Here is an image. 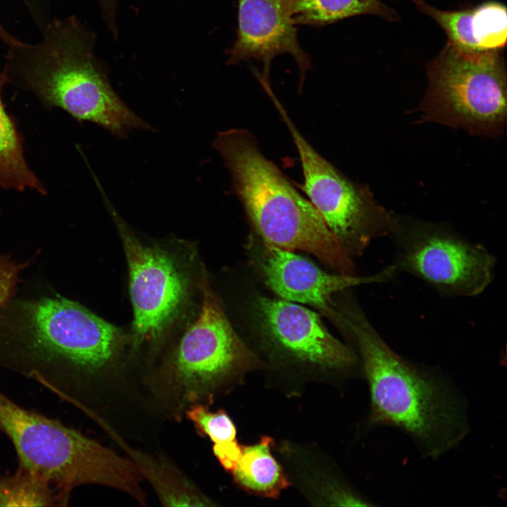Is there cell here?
Listing matches in <instances>:
<instances>
[{
    "label": "cell",
    "instance_id": "obj_1",
    "mask_svg": "<svg viewBox=\"0 0 507 507\" xmlns=\"http://www.w3.org/2000/svg\"><path fill=\"white\" fill-rule=\"evenodd\" d=\"M130 355L128 327L63 297L8 301L0 310V368L73 403L79 380Z\"/></svg>",
    "mask_w": 507,
    "mask_h": 507
},
{
    "label": "cell",
    "instance_id": "obj_9",
    "mask_svg": "<svg viewBox=\"0 0 507 507\" xmlns=\"http://www.w3.org/2000/svg\"><path fill=\"white\" fill-rule=\"evenodd\" d=\"M396 271L411 274L445 296H475L493 280L496 259L483 246L439 226L394 217L389 234Z\"/></svg>",
    "mask_w": 507,
    "mask_h": 507
},
{
    "label": "cell",
    "instance_id": "obj_20",
    "mask_svg": "<svg viewBox=\"0 0 507 507\" xmlns=\"http://www.w3.org/2000/svg\"><path fill=\"white\" fill-rule=\"evenodd\" d=\"M187 415L199 432L208 436L213 444L236 440L235 427L223 411L213 413L206 407L198 405L192 406L187 412Z\"/></svg>",
    "mask_w": 507,
    "mask_h": 507
},
{
    "label": "cell",
    "instance_id": "obj_3",
    "mask_svg": "<svg viewBox=\"0 0 507 507\" xmlns=\"http://www.w3.org/2000/svg\"><path fill=\"white\" fill-rule=\"evenodd\" d=\"M369 386L372 425L409 434L431 457L455 447L468 433L461 395L438 373L397 354L358 309L342 315Z\"/></svg>",
    "mask_w": 507,
    "mask_h": 507
},
{
    "label": "cell",
    "instance_id": "obj_19",
    "mask_svg": "<svg viewBox=\"0 0 507 507\" xmlns=\"http://www.w3.org/2000/svg\"><path fill=\"white\" fill-rule=\"evenodd\" d=\"M471 26L478 51L501 49L507 39L506 7L497 2H488L473 8Z\"/></svg>",
    "mask_w": 507,
    "mask_h": 507
},
{
    "label": "cell",
    "instance_id": "obj_7",
    "mask_svg": "<svg viewBox=\"0 0 507 507\" xmlns=\"http://www.w3.org/2000/svg\"><path fill=\"white\" fill-rule=\"evenodd\" d=\"M424 118L479 135L501 134L506 73L499 50L466 51L447 42L427 67Z\"/></svg>",
    "mask_w": 507,
    "mask_h": 507
},
{
    "label": "cell",
    "instance_id": "obj_17",
    "mask_svg": "<svg viewBox=\"0 0 507 507\" xmlns=\"http://www.w3.org/2000/svg\"><path fill=\"white\" fill-rule=\"evenodd\" d=\"M132 461L142 476L151 482L164 506H208L209 499L180 472L165 462L141 452L131 451Z\"/></svg>",
    "mask_w": 507,
    "mask_h": 507
},
{
    "label": "cell",
    "instance_id": "obj_11",
    "mask_svg": "<svg viewBox=\"0 0 507 507\" xmlns=\"http://www.w3.org/2000/svg\"><path fill=\"white\" fill-rule=\"evenodd\" d=\"M255 313L264 336L294 358L332 368L354 363L351 351L328 332L316 313L306 308L262 296L256 301Z\"/></svg>",
    "mask_w": 507,
    "mask_h": 507
},
{
    "label": "cell",
    "instance_id": "obj_10",
    "mask_svg": "<svg viewBox=\"0 0 507 507\" xmlns=\"http://www.w3.org/2000/svg\"><path fill=\"white\" fill-rule=\"evenodd\" d=\"M173 343L170 364L184 396L191 401L255 361L232 326L208 275L199 311Z\"/></svg>",
    "mask_w": 507,
    "mask_h": 507
},
{
    "label": "cell",
    "instance_id": "obj_4",
    "mask_svg": "<svg viewBox=\"0 0 507 507\" xmlns=\"http://www.w3.org/2000/svg\"><path fill=\"white\" fill-rule=\"evenodd\" d=\"M123 246L133 318L130 353L160 351L173 343L199 311L207 270L197 243L153 238L131 227L106 200Z\"/></svg>",
    "mask_w": 507,
    "mask_h": 507
},
{
    "label": "cell",
    "instance_id": "obj_14",
    "mask_svg": "<svg viewBox=\"0 0 507 507\" xmlns=\"http://www.w3.org/2000/svg\"><path fill=\"white\" fill-rule=\"evenodd\" d=\"M6 84V76L0 72V187L18 192L30 189L44 195V184L25 160L23 138L4 104L1 93Z\"/></svg>",
    "mask_w": 507,
    "mask_h": 507
},
{
    "label": "cell",
    "instance_id": "obj_12",
    "mask_svg": "<svg viewBox=\"0 0 507 507\" xmlns=\"http://www.w3.org/2000/svg\"><path fill=\"white\" fill-rule=\"evenodd\" d=\"M237 16V37L226 51L229 64L248 59L262 62L261 74L269 77L273 59L289 54L303 81L311 61L298 42L288 0H238Z\"/></svg>",
    "mask_w": 507,
    "mask_h": 507
},
{
    "label": "cell",
    "instance_id": "obj_13",
    "mask_svg": "<svg viewBox=\"0 0 507 507\" xmlns=\"http://www.w3.org/2000/svg\"><path fill=\"white\" fill-rule=\"evenodd\" d=\"M263 270L268 286L280 298L313 306L340 324L342 315L331 308L332 294L357 285L389 280L394 265L366 277L327 273L292 251L267 246Z\"/></svg>",
    "mask_w": 507,
    "mask_h": 507
},
{
    "label": "cell",
    "instance_id": "obj_24",
    "mask_svg": "<svg viewBox=\"0 0 507 507\" xmlns=\"http://www.w3.org/2000/svg\"><path fill=\"white\" fill-rule=\"evenodd\" d=\"M5 31H6L5 29L4 28L3 26H1V25L0 23V35H3L5 32Z\"/></svg>",
    "mask_w": 507,
    "mask_h": 507
},
{
    "label": "cell",
    "instance_id": "obj_2",
    "mask_svg": "<svg viewBox=\"0 0 507 507\" xmlns=\"http://www.w3.org/2000/svg\"><path fill=\"white\" fill-rule=\"evenodd\" d=\"M96 36L76 17L46 25L42 38L6 45L8 83L33 93L46 108H60L80 122L96 123L118 137L151 127L120 99L95 56Z\"/></svg>",
    "mask_w": 507,
    "mask_h": 507
},
{
    "label": "cell",
    "instance_id": "obj_23",
    "mask_svg": "<svg viewBox=\"0 0 507 507\" xmlns=\"http://www.w3.org/2000/svg\"><path fill=\"white\" fill-rule=\"evenodd\" d=\"M102 18L115 39L118 37L116 21L118 0H99Z\"/></svg>",
    "mask_w": 507,
    "mask_h": 507
},
{
    "label": "cell",
    "instance_id": "obj_6",
    "mask_svg": "<svg viewBox=\"0 0 507 507\" xmlns=\"http://www.w3.org/2000/svg\"><path fill=\"white\" fill-rule=\"evenodd\" d=\"M0 432L13 444L18 465L53 486L63 506L75 487L87 484L108 486L146 501L132 461L57 419L22 407L1 389Z\"/></svg>",
    "mask_w": 507,
    "mask_h": 507
},
{
    "label": "cell",
    "instance_id": "obj_22",
    "mask_svg": "<svg viewBox=\"0 0 507 507\" xmlns=\"http://www.w3.org/2000/svg\"><path fill=\"white\" fill-rule=\"evenodd\" d=\"M242 446L236 440L219 444H213V451L220 465L227 471L232 472L239 461Z\"/></svg>",
    "mask_w": 507,
    "mask_h": 507
},
{
    "label": "cell",
    "instance_id": "obj_18",
    "mask_svg": "<svg viewBox=\"0 0 507 507\" xmlns=\"http://www.w3.org/2000/svg\"><path fill=\"white\" fill-rule=\"evenodd\" d=\"M63 506L56 490L39 475L20 465L0 474V506Z\"/></svg>",
    "mask_w": 507,
    "mask_h": 507
},
{
    "label": "cell",
    "instance_id": "obj_15",
    "mask_svg": "<svg viewBox=\"0 0 507 507\" xmlns=\"http://www.w3.org/2000/svg\"><path fill=\"white\" fill-rule=\"evenodd\" d=\"M271 444L272 439L264 437L257 444L242 446L240 458L232 472L243 489L261 496L276 497L289 483L271 454Z\"/></svg>",
    "mask_w": 507,
    "mask_h": 507
},
{
    "label": "cell",
    "instance_id": "obj_5",
    "mask_svg": "<svg viewBox=\"0 0 507 507\" xmlns=\"http://www.w3.org/2000/svg\"><path fill=\"white\" fill-rule=\"evenodd\" d=\"M213 147L223 158L234 190L267 246L306 251L342 274L354 275L351 257L317 209L262 154L249 132H220Z\"/></svg>",
    "mask_w": 507,
    "mask_h": 507
},
{
    "label": "cell",
    "instance_id": "obj_21",
    "mask_svg": "<svg viewBox=\"0 0 507 507\" xmlns=\"http://www.w3.org/2000/svg\"><path fill=\"white\" fill-rule=\"evenodd\" d=\"M24 267L7 256H0V310L11 301Z\"/></svg>",
    "mask_w": 507,
    "mask_h": 507
},
{
    "label": "cell",
    "instance_id": "obj_16",
    "mask_svg": "<svg viewBox=\"0 0 507 507\" xmlns=\"http://www.w3.org/2000/svg\"><path fill=\"white\" fill-rule=\"evenodd\" d=\"M296 25L323 26L361 15L389 21L399 15L384 0H288Z\"/></svg>",
    "mask_w": 507,
    "mask_h": 507
},
{
    "label": "cell",
    "instance_id": "obj_8",
    "mask_svg": "<svg viewBox=\"0 0 507 507\" xmlns=\"http://www.w3.org/2000/svg\"><path fill=\"white\" fill-rule=\"evenodd\" d=\"M297 149L303 190L328 228L351 257L360 255L374 239L387 236L394 215L320 155L292 121L273 91L268 93Z\"/></svg>",
    "mask_w": 507,
    "mask_h": 507
}]
</instances>
